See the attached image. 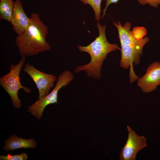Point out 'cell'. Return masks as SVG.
Here are the masks:
<instances>
[{
	"instance_id": "9",
	"label": "cell",
	"mask_w": 160,
	"mask_h": 160,
	"mask_svg": "<svg viewBox=\"0 0 160 160\" xmlns=\"http://www.w3.org/2000/svg\"><path fill=\"white\" fill-rule=\"evenodd\" d=\"M30 21V17H28L26 15L23 8L22 3L19 0L15 1L10 23L17 35L20 34L25 31Z\"/></svg>"
},
{
	"instance_id": "2",
	"label": "cell",
	"mask_w": 160,
	"mask_h": 160,
	"mask_svg": "<svg viewBox=\"0 0 160 160\" xmlns=\"http://www.w3.org/2000/svg\"><path fill=\"white\" fill-rule=\"evenodd\" d=\"M96 25L99 31L98 36L87 46L77 47L80 52L89 54L90 61L87 64L77 66L75 72L84 71L89 77L99 79L101 77L100 70L107 54L116 50H121V48L117 44H111L108 41L105 35V25H101L98 22Z\"/></svg>"
},
{
	"instance_id": "1",
	"label": "cell",
	"mask_w": 160,
	"mask_h": 160,
	"mask_svg": "<svg viewBox=\"0 0 160 160\" xmlns=\"http://www.w3.org/2000/svg\"><path fill=\"white\" fill-rule=\"evenodd\" d=\"M48 32V27L38 14L32 13L27 28L15 38V44L19 53L26 57L49 50L51 46L46 40Z\"/></svg>"
},
{
	"instance_id": "17",
	"label": "cell",
	"mask_w": 160,
	"mask_h": 160,
	"mask_svg": "<svg viewBox=\"0 0 160 160\" xmlns=\"http://www.w3.org/2000/svg\"><path fill=\"white\" fill-rule=\"evenodd\" d=\"M119 1V0H106L105 6L103 10V14L101 17V18H103L106 14V11L108 6L112 3H116Z\"/></svg>"
},
{
	"instance_id": "8",
	"label": "cell",
	"mask_w": 160,
	"mask_h": 160,
	"mask_svg": "<svg viewBox=\"0 0 160 160\" xmlns=\"http://www.w3.org/2000/svg\"><path fill=\"white\" fill-rule=\"evenodd\" d=\"M137 86L144 92L148 93L160 85V63L155 62L150 65L145 73L137 82Z\"/></svg>"
},
{
	"instance_id": "13",
	"label": "cell",
	"mask_w": 160,
	"mask_h": 160,
	"mask_svg": "<svg viewBox=\"0 0 160 160\" xmlns=\"http://www.w3.org/2000/svg\"><path fill=\"white\" fill-rule=\"evenodd\" d=\"M83 4L90 5L95 13V19L99 21L101 18L100 13L102 12L101 5L102 0H80Z\"/></svg>"
},
{
	"instance_id": "10",
	"label": "cell",
	"mask_w": 160,
	"mask_h": 160,
	"mask_svg": "<svg viewBox=\"0 0 160 160\" xmlns=\"http://www.w3.org/2000/svg\"><path fill=\"white\" fill-rule=\"evenodd\" d=\"M113 23L117 29L121 44L144 46L149 41V39L148 37H145L140 40H137L130 30V23L127 22L123 26L119 21L117 23L114 22Z\"/></svg>"
},
{
	"instance_id": "16",
	"label": "cell",
	"mask_w": 160,
	"mask_h": 160,
	"mask_svg": "<svg viewBox=\"0 0 160 160\" xmlns=\"http://www.w3.org/2000/svg\"><path fill=\"white\" fill-rule=\"evenodd\" d=\"M140 4L144 5L148 4L150 6L156 8L160 4V0H137Z\"/></svg>"
},
{
	"instance_id": "5",
	"label": "cell",
	"mask_w": 160,
	"mask_h": 160,
	"mask_svg": "<svg viewBox=\"0 0 160 160\" xmlns=\"http://www.w3.org/2000/svg\"><path fill=\"white\" fill-rule=\"evenodd\" d=\"M23 71L29 75L35 84L39 92L38 99L48 95L50 89L54 86L56 78L52 74L42 72L29 63L25 64Z\"/></svg>"
},
{
	"instance_id": "3",
	"label": "cell",
	"mask_w": 160,
	"mask_h": 160,
	"mask_svg": "<svg viewBox=\"0 0 160 160\" xmlns=\"http://www.w3.org/2000/svg\"><path fill=\"white\" fill-rule=\"evenodd\" d=\"M25 59V57L22 56L20 60L17 64L15 65H10L9 73L0 78L1 87L9 95L14 107L16 108L21 107V102L18 96L19 90L22 89L28 93L32 92L31 89L23 86L20 81V74Z\"/></svg>"
},
{
	"instance_id": "12",
	"label": "cell",
	"mask_w": 160,
	"mask_h": 160,
	"mask_svg": "<svg viewBox=\"0 0 160 160\" xmlns=\"http://www.w3.org/2000/svg\"><path fill=\"white\" fill-rule=\"evenodd\" d=\"M14 2L13 0H0V19L10 23L12 19Z\"/></svg>"
},
{
	"instance_id": "4",
	"label": "cell",
	"mask_w": 160,
	"mask_h": 160,
	"mask_svg": "<svg viewBox=\"0 0 160 160\" xmlns=\"http://www.w3.org/2000/svg\"><path fill=\"white\" fill-rule=\"evenodd\" d=\"M74 78L73 74L71 71L67 70L64 71L58 77L56 86L52 91L28 106L27 111L39 120L42 117L45 108L47 105L58 103L57 95L60 89L68 85Z\"/></svg>"
},
{
	"instance_id": "7",
	"label": "cell",
	"mask_w": 160,
	"mask_h": 160,
	"mask_svg": "<svg viewBox=\"0 0 160 160\" xmlns=\"http://www.w3.org/2000/svg\"><path fill=\"white\" fill-rule=\"evenodd\" d=\"M128 137L120 154V160H135L136 155L141 150L147 146L146 138L137 134L131 128L127 126Z\"/></svg>"
},
{
	"instance_id": "18",
	"label": "cell",
	"mask_w": 160,
	"mask_h": 160,
	"mask_svg": "<svg viewBox=\"0 0 160 160\" xmlns=\"http://www.w3.org/2000/svg\"><path fill=\"white\" fill-rule=\"evenodd\" d=\"M15 1H17V0H15Z\"/></svg>"
},
{
	"instance_id": "6",
	"label": "cell",
	"mask_w": 160,
	"mask_h": 160,
	"mask_svg": "<svg viewBox=\"0 0 160 160\" xmlns=\"http://www.w3.org/2000/svg\"><path fill=\"white\" fill-rule=\"evenodd\" d=\"M121 44V57L120 65L125 69L130 67V82L132 83L139 79L134 72L133 65L139 63L144 46Z\"/></svg>"
},
{
	"instance_id": "14",
	"label": "cell",
	"mask_w": 160,
	"mask_h": 160,
	"mask_svg": "<svg viewBox=\"0 0 160 160\" xmlns=\"http://www.w3.org/2000/svg\"><path fill=\"white\" fill-rule=\"evenodd\" d=\"M28 158L27 154L22 153L19 154L11 155L8 154L7 155H1V160H26Z\"/></svg>"
},
{
	"instance_id": "11",
	"label": "cell",
	"mask_w": 160,
	"mask_h": 160,
	"mask_svg": "<svg viewBox=\"0 0 160 160\" xmlns=\"http://www.w3.org/2000/svg\"><path fill=\"white\" fill-rule=\"evenodd\" d=\"M5 142V145L3 149L7 151L20 148H34L36 145V142L33 138L25 139L18 137L15 134L10 136Z\"/></svg>"
},
{
	"instance_id": "15",
	"label": "cell",
	"mask_w": 160,
	"mask_h": 160,
	"mask_svg": "<svg viewBox=\"0 0 160 160\" xmlns=\"http://www.w3.org/2000/svg\"><path fill=\"white\" fill-rule=\"evenodd\" d=\"M132 32L137 40H140L143 38V37L146 34V29L143 27H135L132 31Z\"/></svg>"
}]
</instances>
